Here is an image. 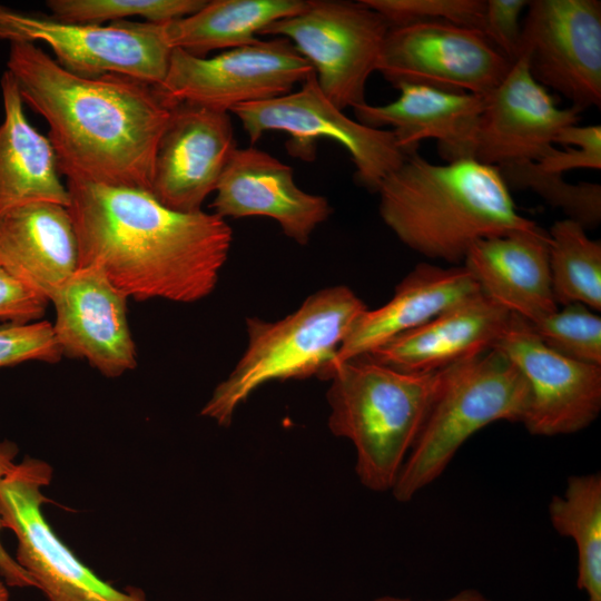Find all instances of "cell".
I'll list each match as a JSON object with an SVG mask.
<instances>
[{
  "mask_svg": "<svg viewBox=\"0 0 601 601\" xmlns=\"http://www.w3.org/2000/svg\"><path fill=\"white\" fill-rule=\"evenodd\" d=\"M463 266L483 295L530 323L559 308L551 286L549 234L540 226L475 242Z\"/></svg>",
  "mask_w": 601,
  "mask_h": 601,
  "instance_id": "obj_21",
  "label": "cell"
},
{
  "mask_svg": "<svg viewBox=\"0 0 601 601\" xmlns=\"http://www.w3.org/2000/svg\"><path fill=\"white\" fill-rule=\"evenodd\" d=\"M49 302L14 278L0 265V321L31 323L40 321Z\"/></svg>",
  "mask_w": 601,
  "mask_h": 601,
  "instance_id": "obj_35",
  "label": "cell"
},
{
  "mask_svg": "<svg viewBox=\"0 0 601 601\" xmlns=\"http://www.w3.org/2000/svg\"><path fill=\"white\" fill-rule=\"evenodd\" d=\"M62 356L48 321L0 324V368L31 361L58 363Z\"/></svg>",
  "mask_w": 601,
  "mask_h": 601,
  "instance_id": "obj_32",
  "label": "cell"
},
{
  "mask_svg": "<svg viewBox=\"0 0 601 601\" xmlns=\"http://www.w3.org/2000/svg\"><path fill=\"white\" fill-rule=\"evenodd\" d=\"M480 292L463 265L447 268L428 263L416 265L397 284L385 305L367 308L356 318L329 368L370 353Z\"/></svg>",
  "mask_w": 601,
  "mask_h": 601,
  "instance_id": "obj_23",
  "label": "cell"
},
{
  "mask_svg": "<svg viewBox=\"0 0 601 601\" xmlns=\"http://www.w3.org/2000/svg\"><path fill=\"white\" fill-rule=\"evenodd\" d=\"M161 24L128 20L108 26L75 23L0 3V41H41L70 72L126 75L154 87L164 81L173 51Z\"/></svg>",
  "mask_w": 601,
  "mask_h": 601,
  "instance_id": "obj_9",
  "label": "cell"
},
{
  "mask_svg": "<svg viewBox=\"0 0 601 601\" xmlns=\"http://www.w3.org/2000/svg\"><path fill=\"white\" fill-rule=\"evenodd\" d=\"M529 398L519 368L493 348L444 370L425 421L392 489L410 501L436 480L457 450L496 421L521 422Z\"/></svg>",
  "mask_w": 601,
  "mask_h": 601,
  "instance_id": "obj_6",
  "label": "cell"
},
{
  "mask_svg": "<svg viewBox=\"0 0 601 601\" xmlns=\"http://www.w3.org/2000/svg\"><path fill=\"white\" fill-rule=\"evenodd\" d=\"M528 0H485L480 31L512 63L519 56L520 17Z\"/></svg>",
  "mask_w": 601,
  "mask_h": 601,
  "instance_id": "obj_34",
  "label": "cell"
},
{
  "mask_svg": "<svg viewBox=\"0 0 601 601\" xmlns=\"http://www.w3.org/2000/svg\"><path fill=\"white\" fill-rule=\"evenodd\" d=\"M0 265L49 302L79 268V246L69 207L35 201L1 214Z\"/></svg>",
  "mask_w": 601,
  "mask_h": 601,
  "instance_id": "obj_22",
  "label": "cell"
},
{
  "mask_svg": "<svg viewBox=\"0 0 601 601\" xmlns=\"http://www.w3.org/2000/svg\"><path fill=\"white\" fill-rule=\"evenodd\" d=\"M376 193L382 220L404 245L452 264L480 239L538 226L519 214L500 170L472 158L437 165L415 151Z\"/></svg>",
  "mask_w": 601,
  "mask_h": 601,
  "instance_id": "obj_3",
  "label": "cell"
},
{
  "mask_svg": "<svg viewBox=\"0 0 601 601\" xmlns=\"http://www.w3.org/2000/svg\"><path fill=\"white\" fill-rule=\"evenodd\" d=\"M445 368L403 372L364 354L333 365L325 374L323 380L331 381L328 427L354 444L356 473L367 489H393Z\"/></svg>",
  "mask_w": 601,
  "mask_h": 601,
  "instance_id": "obj_4",
  "label": "cell"
},
{
  "mask_svg": "<svg viewBox=\"0 0 601 601\" xmlns=\"http://www.w3.org/2000/svg\"><path fill=\"white\" fill-rule=\"evenodd\" d=\"M51 476L48 463L26 456L0 481V519L16 534L14 559L36 588L48 601H147L139 590L100 579L57 536L42 513Z\"/></svg>",
  "mask_w": 601,
  "mask_h": 601,
  "instance_id": "obj_10",
  "label": "cell"
},
{
  "mask_svg": "<svg viewBox=\"0 0 601 601\" xmlns=\"http://www.w3.org/2000/svg\"><path fill=\"white\" fill-rule=\"evenodd\" d=\"M512 315L480 292L365 355L403 372L439 371L493 349Z\"/></svg>",
  "mask_w": 601,
  "mask_h": 601,
  "instance_id": "obj_20",
  "label": "cell"
},
{
  "mask_svg": "<svg viewBox=\"0 0 601 601\" xmlns=\"http://www.w3.org/2000/svg\"><path fill=\"white\" fill-rule=\"evenodd\" d=\"M0 87L4 111L0 124V215L35 201L69 207L70 194L60 178L55 149L29 122L17 82L7 70Z\"/></svg>",
  "mask_w": 601,
  "mask_h": 601,
  "instance_id": "obj_24",
  "label": "cell"
},
{
  "mask_svg": "<svg viewBox=\"0 0 601 601\" xmlns=\"http://www.w3.org/2000/svg\"><path fill=\"white\" fill-rule=\"evenodd\" d=\"M236 148L228 112L191 104L171 106L155 156L150 193L173 210L200 211Z\"/></svg>",
  "mask_w": 601,
  "mask_h": 601,
  "instance_id": "obj_16",
  "label": "cell"
},
{
  "mask_svg": "<svg viewBox=\"0 0 601 601\" xmlns=\"http://www.w3.org/2000/svg\"><path fill=\"white\" fill-rule=\"evenodd\" d=\"M3 529L0 519V532ZM0 577L8 587L36 588V583L28 572L3 548L0 540Z\"/></svg>",
  "mask_w": 601,
  "mask_h": 601,
  "instance_id": "obj_36",
  "label": "cell"
},
{
  "mask_svg": "<svg viewBox=\"0 0 601 601\" xmlns=\"http://www.w3.org/2000/svg\"><path fill=\"white\" fill-rule=\"evenodd\" d=\"M528 323L552 351L581 363L601 366V318L589 307L578 303L564 305Z\"/></svg>",
  "mask_w": 601,
  "mask_h": 601,
  "instance_id": "obj_30",
  "label": "cell"
},
{
  "mask_svg": "<svg viewBox=\"0 0 601 601\" xmlns=\"http://www.w3.org/2000/svg\"><path fill=\"white\" fill-rule=\"evenodd\" d=\"M128 297L96 266H79L50 297L52 331L62 355L86 359L107 377L137 366Z\"/></svg>",
  "mask_w": 601,
  "mask_h": 601,
  "instance_id": "obj_17",
  "label": "cell"
},
{
  "mask_svg": "<svg viewBox=\"0 0 601 601\" xmlns=\"http://www.w3.org/2000/svg\"><path fill=\"white\" fill-rule=\"evenodd\" d=\"M580 111L559 108L546 88L531 76L524 56L518 57L503 80L485 96L473 158L497 169L536 162L551 155L555 138L578 125Z\"/></svg>",
  "mask_w": 601,
  "mask_h": 601,
  "instance_id": "obj_15",
  "label": "cell"
},
{
  "mask_svg": "<svg viewBox=\"0 0 601 601\" xmlns=\"http://www.w3.org/2000/svg\"><path fill=\"white\" fill-rule=\"evenodd\" d=\"M367 309L347 286L315 292L276 322L246 318L247 347L230 374L214 390L201 415L229 425L236 408L272 381L323 380L356 318Z\"/></svg>",
  "mask_w": 601,
  "mask_h": 601,
  "instance_id": "obj_5",
  "label": "cell"
},
{
  "mask_svg": "<svg viewBox=\"0 0 601 601\" xmlns=\"http://www.w3.org/2000/svg\"><path fill=\"white\" fill-rule=\"evenodd\" d=\"M215 193L214 214L224 219L272 218L299 245L333 213L327 198L296 185L293 168L255 147L234 150Z\"/></svg>",
  "mask_w": 601,
  "mask_h": 601,
  "instance_id": "obj_18",
  "label": "cell"
},
{
  "mask_svg": "<svg viewBox=\"0 0 601 601\" xmlns=\"http://www.w3.org/2000/svg\"><path fill=\"white\" fill-rule=\"evenodd\" d=\"M8 585L3 581V579L0 577V601H9V590L7 588Z\"/></svg>",
  "mask_w": 601,
  "mask_h": 601,
  "instance_id": "obj_39",
  "label": "cell"
},
{
  "mask_svg": "<svg viewBox=\"0 0 601 601\" xmlns=\"http://www.w3.org/2000/svg\"><path fill=\"white\" fill-rule=\"evenodd\" d=\"M308 0H211L188 17L162 23L169 46L204 58L259 40L270 23L304 11Z\"/></svg>",
  "mask_w": 601,
  "mask_h": 601,
  "instance_id": "obj_25",
  "label": "cell"
},
{
  "mask_svg": "<svg viewBox=\"0 0 601 601\" xmlns=\"http://www.w3.org/2000/svg\"><path fill=\"white\" fill-rule=\"evenodd\" d=\"M312 72L289 40L274 37L214 57L174 48L165 79L155 88L168 107L191 104L229 114L239 105L289 93Z\"/></svg>",
  "mask_w": 601,
  "mask_h": 601,
  "instance_id": "obj_11",
  "label": "cell"
},
{
  "mask_svg": "<svg viewBox=\"0 0 601 601\" xmlns=\"http://www.w3.org/2000/svg\"><path fill=\"white\" fill-rule=\"evenodd\" d=\"M512 65L477 29L417 22L388 29L377 71L393 87L411 83L486 96Z\"/></svg>",
  "mask_w": 601,
  "mask_h": 601,
  "instance_id": "obj_13",
  "label": "cell"
},
{
  "mask_svg": "<svg viewBox=\"0 0 601 601\" xmlns=\"http://www.w3.org/2000/svg\"><path fill=\"white\" fill-rule=\"evenodd\" d=\"M374 601H411L408 599H401L395 597H382ZM443 601H490L482 593L473 589H466L457 593L456 595L443 600Z\"/></svg>",
  "mask_w": 601,
  "mask_h": 601,
  "instance_id": "obj_38",
  "label": "cell"
},
{
  "mask_svg": "<svg viewBox=\"0 0 601 601\" xmlns=\"http://www.w3.org/2000/svg\"><path fill=\"white\" fill-rule=\"evenodd\" d=\"M6 70L23 104L48 124L67 181L150 191L170 117L154 86L119 73L76 75L31 42L10 43Z\"/></svg>",
  "mask_w": 601,
  "mask_h": 601,
  "instance_id": "obj_1",
  "label": "cell"
},
{
  "mask_svg": "<svg viewBox=\"0 0 601 601\" xmlns=\"http://www.w3.org/2000/svg\"><path fill=\"white\" fill-rule=\"evenodd\" d=\"M397 99L381 106L353 108L357 121L376 129L392 128L398 146L407 154L421 141L434 139L446 161L473 158L479 120L485 96L401 83Z\"/></svg>",
  "mask_w": 601,
  "mask_h": 601,
  "instance_id": "obj_19",
  "label": "cell"
},
{
  "mask_svg": "<svg viewBox=\"0 0 601 601\" xmlns=\"http://www.w3.org/2000/svg\"><path fill=\"white\" fill-rule=\"evenodd\" d=\"M508 186L529 188L546 203L560 208L569 219L585 230L595 228L601 220V186L595 183L570 184L562 175L545 174L532 162L499 169Z\"/></svg>",
  "mask_w": 601,
  "mask_h": 601,
  "instance_id": "obj_29",
  "label": "cell"
},
{
  "mask_svg": "<svg viewBox=\"0 0 601 601\" xmlns=\"http://www.w3.org/2000/svg\"><path fill=\"white\" fill-rule=\"evenodd\" d=\"M207 0H48L50 17L75 23L102 24L141 17L146 22L167 23L200 10Z\"/></svg>",
  "mask_w": 601,
  "mask_h": 601,
  "instance_id": "obj_28",
  "label": "cell"
},
{
  "mask_svg": "<svg viewBox=\"0 0 601 601\" xmlns=\"http://www.w3.org/2000/svg\"><path fill=\"white\" fill-rule=\"evenodd\" d=\"M549 234V268L558 305L582 304L601 309V243L577 221L556 220Z\"/></svg>",
  "mask_w": 601,
  "mask_h": 601,
  "instance_id": "obj_27",
  "label": "cell"
},
{
  "mask_svg": "<svg viewBox=\"0 0 601 601\" xmlns=\"http://www.w3.org/2000/svg\"><path fill=\"white\" fill-rule=\"evenodd\" d=\"M521 24L518 57L526 58L532 78L580 112L600 108L601 2L531 0Z\"/></svg>",
  "mask_w": 601,
  "mask_h": 601,
  "instance_id": "obj_12",
  "label": "cell"
},
{
  "mask_svg": "<svg viewBox=\"0 0 601 601\" xmlns=\"http://www.w3.org/2000/svg\"><path fill=\"white\" fill-rule=\"evenodd\" d=\"M390 26L359 0H308L307 8L270 23L260 36L292 42L312 66L318 87L338 109L365 104Z\"/></svg>",
  "mask_w": 601,
  "mask_h": 601,
  "instance_id": "obj_8",
  "label": "cell"
},
{
  "mask_svg": "<svg viewBox=\"0 0 601 601\" xmlns=\"http://www.w3.org/2000/svg\"><path fill=\"white\" fill-rule=\"evenodd\" d=\"M390 28L417 22H446L480 30L485 0H359Z\"/></svg>",
  "mask_w": 601,
  "mask_h": 601,
  "instance_id": "obj_31",
  "label": "cell"
},
{
  "mask_svg": "<svg viewBox=\"0 0 601 601\" xmlns=\"http://www.w3.org/2000/svg\"><path fill=\"white\" fill-rule=\"evenodd\" d=\"M555 145H563L564 149L556 148L551 155L532 162L538 170L562 175L571 169L599 170L601 168L600 125L565 127L556 136Z\"/></svg>",
  "mask_w": 601,
  "mask_h": 601,
  "instance_id": "obj_33",
  "label": "cell"
},
{
  "mask_svg": "<svg viewBox=\"0 0 601 601\" xmlns=\"http://www.w3.org/2000/svg\"><path fill=\"white\" fill-rule=\"evenodd\" d=\"M552 526L571 538L578 552L577 585L589 601H601V475H572L562 496L549 504Z\"/></svg>",
  "mask_w": 601,
  "mask_h": 601,
  "instance_id": "obj_26",
  "label": "cell"
},
{
  "mask_svg": "<svg viewBox=\"0 0 601 601\" xmlns=\"http://www.w3.org/2000/svg\"><path fill=\"white\" fill-rule=\"evenodd\" d=\"M18 447L9 441L0 442V481L14 467Z\"/></svg>",
  "mask_w": 601,
  "mask_h": 601,
  "instance_id": "obj_37",
  "label": "cell"
},
{
  "mask_svg": "<svg viewBox=\"0 0 601 601\" xmlns=\"http://www.w3.org/2000/svg\"><path fill=\"white\" fill-rule=\"evenodd\" d=\"M494 348L519 368L528 384L529 398L522 423L531 434H571L598 417L601 366L552 351L524 318L514 314Z\"/></svg>",
  "mask_w": 601,
  "mask_h": 601,
  "instance_id": "obj_14",
  "label": "cell"
},
{
  "mask_svg": "<svg viewBox=\"0 0 601 601\" xmlns=\"http://www.w3.org/2000/svg\"><path fill=\"white\" fill-rule=\"evenodd\" d=\"M296 91L273 99L244 104L231 109L250 144L266 131L289 136L286 149L293 157L312 161L322 138L338 142L355 166V180L377 191L383 180L408 156L391 129L367 127L347 117L318 87L312 72Z\"/></svg>",
  "mask_w": 601,
  "mask_h": 601,
  "instance_id": "obj_7",
  "label": "cell"
},
{
  "mask_svg": "<svg viewBox=\"0 0 601 601\" xmlns=\"http://www.w3.org/2000/svg\"><path fill=\"white\" fill-rule=\"evenodd\" d=\"M79 266L98 267L136 300L195 303L209 296L233 231L214 213H181L150 191L67 181Z\"/></svg>",
  "mask_w": 601,
  "mask_h": 601,
  "instance_id": "obj_2",
  "label": "cell"
}]
</instances>
